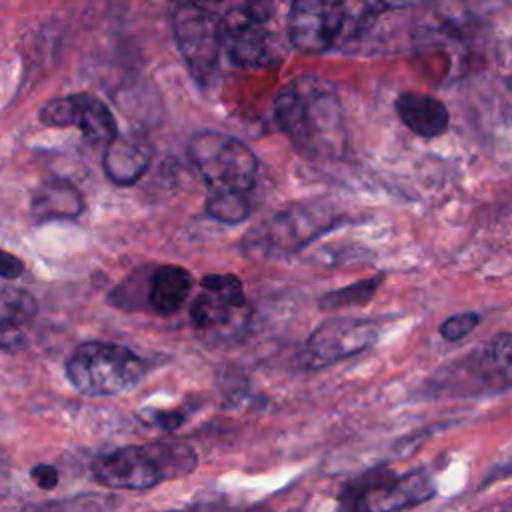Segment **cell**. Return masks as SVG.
Here are the masks:
<instances>
[{
	"mask_svg": "<svg viewBox=\"0 0 512 512\" xmlns=\"http://www.w3.org/2000/svg\"><path fill=\"white\" fill-rule=\"evenodd\" d=\"M30 476L36 482V486L44 490H52L58 484V470L50 464H36L30 470Z\"/></svg>",
	"mask_w": 512,
	"mask_h": 512,
	"instance_id": "cell-25",
	"label": "cell"
},
{
	"mask_svg": "<svg viewBox=\"0 0 512 512\" xmlns=\"http://www.w3.org/2000/svg\"><path fill=\"white\" fill-rule=\"evenodd\" d=\"M346 24L344 0H292L288 12V38L298 52H326Z\"/></svg>",
	"mask_w": 512,
	"mask_h": 512,
	"instance_id": "cell-11",
	"label": "cell"
},
{
	"mask_svg": "<svg viewBox=\"0 0 512 512\" xmlns=\"http://www.w3.org/2000/svg\"><path fill=\"white\" fill-rule=\"evenodd\" d=\"M204 206L210 218L224 224H238L250 214V204L242 192H210Z\"/></svg>",
	"mask_w": 512,
	"mask_h": 512,
	"instance_id": "cell-21",
	"label": "cell"
},
{
	"mask_svg": "<svg viewBox=\"0 0 512 512\" xmlns=\"http://www.w3.org/2000/svg\"><path fill=\"white\" fill-rule=\"evenodd\" d=\"M84 200L80 190L68 180L44 182L32 198V214L38 222L46 220H70L82 214Z\"/></svg>",
	"mask_w": 512,
	"mask_h": 512,
	"instance_id": "cell-18",
	"label": "cell"
},
{
	"mask_svg": "<svg viewBox=\"0 0 512 512\" xmlns=\"http://www.w3.org/2000/svg\"><path fill=\"white\" fill-rule=\"evenodd\" d=\"M174 40L190 74L200 84H210L222 54V18L208 6L180 0L172 16Z\"/></svg>",
	"mask_w": 512,
	"mask_h": 512,
	"instance_id": "cell-6",
	"label": "cell"
},
{
	"mask_svg": "<svg viewBox=\"0 0 512 512\" xmlns=\"http://www.w3.org/2000/svg\"><path fill=\"white\" fill-rule=\"evenodd\" d=\"M166 512H216V510H210L204 506H194V508H180V510H166Z\"/></svg>",
	"mask_w": 512,
	"mask_h": 512,
	"instance_id": "cell-27",
	"label": "cell"
},
{
	"mask_svg": "<svg viewBox=\"0 0 512 512\" xmlns=\"http://www.w3.org/2000/svg\"><path fill=\"white\" fill-rule=\"evenodd\" d=\"M274 120L308 158L338 160L348 148L340 96L334 84L322 76L294 78L274 102Z\"/></svg>",
	"mask_w": 512,
	"mask_h": 512,
	"instance_id": "cell-1",
	"label": "cell"
},
{
	"mask_svg": "<svg viewBox=\"0 0 512 512\" xmlns=\"http://www.w3.org/2000/svg\"><path fill=\"white\" fill-rule=\"evenodd\" d=\"M480 318L478 312H458L440 324V336L448 342H458L476 328Z\"/></svg>",
	"mask_w": 512,
	"mask_h": 512,
	"instance_id": "cell-22",
	"label": "cell"
},
{
	"mask_svg": "<svg viewBox=\"0 0 512 512\" xmlns=\"http://www.w3.org/2000/svg\"><path fill=\"white\" fill-rule=\"evenodd\" d=\"M334 222L336 218L322 204H294L252 228L242 248L254 258H284L332 228Z\"/></svg>",
	"mask_w": 512,
	"mask_h": 512,
	"instance_id": "cell-5",
	"label": "cell"
},
{
	"mask_svg": "<svg viewBox=\"0 0 512 512\" xmlns=\"http://www.w3.org/2000/svg\"><path fill=\"white\" fill-rule=\"evenodd\" d=\"M24 272V262L0 248V278H18Z\"/></svg>",
	"mask_w": 512,
	"mask_h": 512,
	"instance_id": "cell-26",
	"label": "cell"
},
{
	"mask_svg": "<svg viewBox=\"0 0 512 512\" xmlns=\"http://www.w3.org/2000/svg\"><path fill=\"white\" fill-rule=\"evenodd\" d=\"M146 374L144 360L128 346L84 342L66 362L70 384L84 396H116L136 388Z\"/></svg>",
	"mask_w": 512,
	"mask_h": 512,
	"instance_id": "cell-3",
	"label": "cell"
},
{
	"mask_svg": "<svg viewBox=\"0 0 512 512\" xmlns=\"http://www.w3.org/2000/svg\"><path fill=\"white\" fill-rule=\"evenodd\" d=\"M152 154L154 146L142 130L116 132L104 146L102 168L116 186H132L146 174Z\"/></svg>",
	"mask_w": 512,
	"mask_h": 512,
	"instance_id": "cell-13",
	"label": "cell"
},
{
	"mask_svg": "<svg viewBox=\"0 0 512 512\" xmlns=\"http://www.w3.org/2000/svg\"><path fill=\"white\" fill-rule=\"evenodd\" d=\"M198 456L184 440H154L120 446L92 460L98 484L116 490H150L194 472Z\"/></svg>",
	"mask_w": 512,
	"mask_h": 512,
	"instance_id": "cell-2",
	"label": "cell"
},
{
	"mask_svg": "<svg viewBox=\"0 0 512 512\" xmlns=\"http://www.w3.org/2000/svg\"><path fill=\"white\" fill-rule=\"evenodd\" d=\"M400 122L422 138H436L446 132L450 112L442 100L422 92H402L394 102Z\"/></svg>",
	"mask_w": 512,
	"mask_h": 512,
	"instance_id": "cell-14",
	"label": "cell"
},
{
	"mask_svg": "<svg viewBox=\"0 0 512 512\" xmlns=\"http://www.w3.org/2000/svg\"><path fill=\"white\" fill-rule=\"evenodd\" d=\"M382 280H384V276H374V278H366V280L348 284L344 288L326 292L320 298L318 306L322 310H344L350 306H362L368 300H372V296L378 292Z\"/></svg>",
	"mask_w": 512,
	"mask_h": 512,
	"instance_id": "cell-20",
	"label": "cell"
},
{
	"mask_svg": "<svg viewBox=\"0 0 512 512\" xmlns=\"http://www.w3.org/2000/svg\"><path fill=\"white\" fill-rule=\"evenodd\" d=\"M36 310V300L26 290L0 288V350L22 346Z\"/></svg>",
	"mask_w": 512,
	"mask_h": 512,
	"instance_id": "cell-17",
	"label": "cell"
},
{
	"mask_svg": "<svg viewBox=\"0 0 512 512\" xmlns=\"http://www.w3.org/2000/svg\"><path fill=\"white\" fill-rule=\"evenodd\" d=\"M380 326L368 318L336 316L328 318L308 336L298 354V364L304 370L326 368L338 360L356 356L378 340Z\"/></svg>",
	"mask_w": 512,
	"mask_h": 512,
	"instance_id": "cell-9",
	"label": "cell"
},
{
	"mask_svg": "<svg viewBox=\"0 0 512 512\" xmlns=\"http://www.w3.org/2000/svg\"><path fill=\"white\" fill-rule=\"evenodd\" d=\"M436 494L434 482L420 470L406 472L402 476L390 474L388 480L370 496L376 512H398L410 506H418Z\"/></svg>",
	"mask_w": 512,
	"mask_h": 512,
	"instance_id": "cell-16",
	"label": "cell"
},
{
	"mask_svg": "<svg viewBox=\"0 0 512 512\" xmlns=\"http://www.w3.org/2000/svg\"><path fill=\"white\" fill-rule=\"evenodd\" d=\"M240 512H266L262 508H248V510H240Z\"/></svg>",
	"mask_w": 512,
	"mask_h": 512,
	"instance_id": "cell-29",
	"label": "cell"
},
{
	"mask_svg": "<svg viewBox=\"0 0 512 512\" xmlns=\"http://www.w3.org/2000/svg\"><path fill=\"white\" fill-rule=\"evenodd\" d=\"M236 8L248 18L262 24H268L274 16V0H242Z\"/></svg>",
	"mask_w": 512,
	"mask_h": 512,
	"instance_id": "cell-24",
	"label": "cell"
},
{
	"mask_svg": "<svg viewBox=\"0 0 512 512\" xmlns=\"http://www.w3.org/2000/svg\"><path fill=\"white\" fill-rule=\"evenodd\" d=\"M38 118L46 126L76 128L94 146H106L118 132L112 110L88 92L48 100L38 110Z\"/></svg>",
	"mask_w": 512,
	"mask_h": 512,
	"instance_id": "cell-10",
	"label": "cell"
},
{
	"mask_svg": "<svg viewBox=\"0 0 512 512\" xmlns=\"http://www.w3.org/2000/svg\"><path fill=\"white\" fill-rule=\"evenodd\" d=\"M222 18V50L244 68H260L272 62V44L266 24L242 14L236 6Z\"/></svg>",
	"mask_w": 512,
	"mask_h": 512,
	"instance_id": "cell-12",
	"label": "cell"
},
{
	"mask_svg": "<svg viewBox=\"0 0 512 512\" xmlns=\"http://www.w3.org/2000/svg\"><path fill=\"white\" fill-rule=\"evenodd\" d=\"M188 156L210 192L246 194L256 182V154L236 136L216 130L196 132L190 138Z\"/></svg>",
	"mask_w": 512,
	"mask_h": 512,
	"instance_id": "cell-4",
	"label": "cell"
},
{
	"mask_svg": "<svg viewBox=\"0 0 512 512\" xmlns=\"http://www.w3.org/2000/svg\"><path fill=\"white\" fill-rule=\"evenodd\" d=\"M192 274L190 270L176 264L156 266L146 282V300L148 306L158 316L176 314L192 290Z\"/></svg>",
	"mask_w": 512,
	"mask_h": 512,
	"instance_id": "cell-15",
	"label": "cell"
},
{
	"mask_svg": "<svg viewBox=\"0 0 512 512\" xmlns=\"http://www.w3.org/2000/svg\"><path fill=\"white\" fill-rule=\"evenodd\" d=\"M24 512H102V506L96 498L82 496V498H70V500H58V502H44Z\"/></svg>",
	"mask_w": 512,
	"mask_h": 512,
	"instance_id": "cell-23",
	"label": "cell"
},
{
	"mask_svg": "<svg viewBox=\"0 0 512 512\" xmlns=\"http://www.w3.org/2000/svg\"><path fill=\"white\" fill-rule=\"evenodd\" d=\"M188 2H194V4H200V6H208V4H216V2H222V0H188Z\"/></svg>",
	"mask_w": 512,
	"mask_h": 512,
	"instance_id": "cell-28",
	"label": "cell"
},
{
	"mask_svg": "<svg viewBox=\"0 0 512 512\" xmlns=\"http://www.w3.org/2000/svg\"><path fill=\"white\" fill-rule=\"evenodd\" d=\"M250 308L242 280L234 274H208L190 304V322L200 334L228 338L248 324Z\"/></svg>",
	"mask_w": 512,
	"mask_h": 512,
	"instance_id": "cell-7",
	"label": "cell"
},
{
	"mask_svg": "<svg viewBox=\"0 0 512 512\" xmlns=\"http://www.w3.org/2000/svg\"><path fill=\"white\" fill-rule=\"evenodd\" d=\"M390 474L392 472L388 468H374L350 480L338 494L336 512H376L370 496L388 480Z\"/></svg>",
	"mask_w": 512,
	"mask_h": 512,
	"instance_id": "cell-19",
	"label": "cell"
},
{
	"mask_svg": "<svg viewBox=\"0 0 512 512\" xmlns=\"http://www.w3.org/2000/svg\"><path fill=\"white\" fill-rule=\"evenodd\" d=\"M512 338L508 332L496 334L482 350L460 358L458 362L442 368L434 374V388L440 392H478L506 388L510 382V364H512Z\"/></svg>",
	"mask_w": 512,
	"mask_h": 512,
	"instance_id": "cell-8",
	"label": "cell"
}]
</instances>
